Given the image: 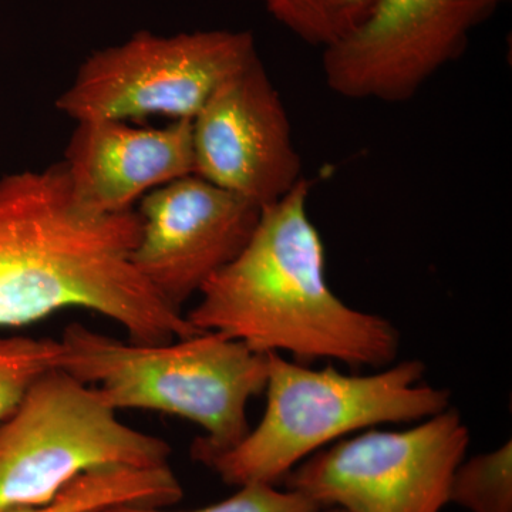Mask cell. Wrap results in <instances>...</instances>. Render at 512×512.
<instances>
[{
	"label": "cell",
	"mask_w": 512,
	"mask_h": 512,
	"mask_svg": "<svg viewBox=\"0 0 512 512\" xmlns=\"http://www.w3.org/2000/svg\"><path fill=\"white\" fill-rule=\"evenodd\" d=\"M137 211L97 214L73 197L62 163L0 178V328L84 309L137 343L197 335L183 311L138 274Z\"/></svg>",
	"instance_id": "cell-1"
},
{
	"label": "cell",
	"mask_w": 512,
	"mask_h": 512,
	"mask_svg": "<svg viewBox=\"0 0 512 512\" xmlns=\"http://www.w3.org/2000/svg\"><path fill=\"white\" fill-rule=\"evenodd\" d=\"M311 181L262 208L241 254L212 276L185 315L255 352L299 363L328 359L352 369L393 365L400 335L390 320L346 305L326 276V252L309 218Z\"/></svg>",
	"instance_id": "cell-2"
},
{
	"label": "cell",
	"mask_w": 512,
	"mask_h": 512,
	"mask_svg": "<svg viewBox=\"0 0 512 512\" xmlns=\"http://www.w3.org/2000/svg\"><path fill=\"white\" fill-rule=\"evenodd\" d=\"M60 369L89 384L111 409L148 410L200 426L195 461L237 446L251 430L248 404L264 393L268 355L221 333L137 343L70 323Z\"/></svg>",
	"instance_id": "cell-3"
},
{
	"label": "cell",
	"mask_w": 512,
	"mask_h": 512,
	"mask_svg": "<svg viewBox=\"0 0 512 512\" xmlns=\"http://www.w3.org/2000/svg\"><path fill=\"white\" fill-rule=\"evenodd\" d=\"M426 366L404 360L372 375L311 369L268 353L264 416L237 446L201 458L225 484L278 485L340 437L377 424L412 423L450 407L447 389L424 384Z\"/></svg>",
	"instance_id": "cell-4"
},
{
	"label": "cell",
	"mask_w": 512,
	"mask_h": 512,
	"mask_svg": "<svg viewBox=\"0 0 512 512\" xmlns=\"http://www.w3.org/2000/svg\"><path fill=\"white\" fill-rule=\"evenodd\" d=\"M171 451L120 421L94 387L50 370L0 424V510L45 504L101 468L170 466Z\"/></svg>",
	"instance_id": "cell-5"
},
{
	"label": "cell",
	"mask_w": 512,
	"mask_h": 512,
	"mask_svg": "<svg viewBox=\"0 0 512 512\" xmlns=\"http://www.w3.org/2000/svg\"><path fill=\"white\" fill-rule=\"evenodd\" d=\"M258 57L247 30L170 36L140 30L87 57L56 107L74 123L154 116L192 120L225 80Z\"/></svg>",
	"instance_id": "cell-6"
},
{
	"label": "cell",
	"mask_w": 512,
	"mask_h": 512,
	"mask_svg": "<svg viewBox=\"0 0 512 512\" xmlns=\"http://www.w3.org/2000/svg\"><path fill=\"white\" fill-rule=\"evenodd\" d=\"M470 431L450 409L402 431L367 430L306 458L286 490L348 512H441Z\"/></svg>",
	"instance_id": "cell-7"
},
{
	"label": "cell",
	"mask_w": 512,
	"mask_h": 512,
	"mask_svg": "<svg viewBox=\"0 0 512 512\" xmlns=\"http://www.w3.org/2000/svg\"><path fill=\"white\" fill-rule=\"evenodd\" d=\"M498 0H376L366 19L323 49L333 93L352 100L403 103L463 55L471 33Z\"/></svg>",
	"instance_id": "cell-8"
},
{
	"label": "cell",
	"mask_w": 512,
	"mask_h": 512,
	"mask_svg": "<svg viewBox=\"0 0 512 512\" xmlns=\"http://www.w3.org/2000/svg\"><path fill=\"white\" fill-rule=\"evenodd\" d=\"M194 174L265 208L303 180L284 101L261 57L229 77L192 119Z\"/></svg>",
	"instance_id": "cell-9"
},
{
	"label": "cell",
	"mask_w": 512,
	"mask_h": 512,
	"mask_svg": "<svg viewBox=\"0 0 512 512\" xmlns=\"http://www.w3.org/2000/svg\"><path fill=\"white\" fill-rule=\"evenodd\" d=\"M261 208L202 180H175L140 201V237L131 254L138 274L181 311L248 244Z\"/></svg>",
	"instance_id": "cell-10"
},
{
	"label": "cell",
	"mask_w": 512,
	"mask_h": 512,
	"mask_svg": "<svg viewBox=\"0 0 512 512\" xmlns=\"http://www.w3.org/2000/svg\"><path fill=\"white\" fill-rule=\"evenodd\" d=\"M73 197L86 210H133L151 191L194 174L192 120L137 127L123 120L79 121L62 161Z\"/></svg>",
	"instance_id": "cell-11"
},
{
	"label": "cell",
	"mask_w": 512,
	"mask_h": 512,
	"mask_svg": "<svg viewBox=\"0 0 512 512\" xmlns=\"http://www.w3.org/2000/svg\"><path fill=\"white\" fill-rule=\"evenodd\" d=\"M183 497V485L170 466L101 468L77 477L45 504L0 512H101L121 505L167 508Z\"/></svg>",
	"instance_id": "cell-12"
},
{
	"label": "cell",
	"mask_w": 512,
	"mask_h": 512,
	"mask_svg": "<svg viewBox=\"0 0 512 512\" xmlns=\"http://www.w3.org/2000/svg\"><path fill=\"white\" fill-rule=\"evenodd\" d=\"M266 12L308 45L326 49L357 28L376 0H261Z\"/></svg>",
	"instance_id": "cell-13"
},
{
	"label": "cell",
	"mask_w": 512,
	"mask_h": 512,
	"mask_svg": "<svg viewBox=\"0 0 512 512\" xmlns=\"http://www.w3.org/2000/svg\"><path fill=\"white\" fill-rule=\"evenodd\" d=\"M450 504L470 512H512V443L461 461L450 485Z\"/></svg>",
	"instance_id": "cell-14"
},
{
	"label": "cell",
	"mask_w": 512,
	"mask_h": 512,
	"mask_svg": "<svg viewBox=\"0 0 512 512\" xmlns=\"http://www.w3.org/2000/svg\"><path fill=\"white\" fill-rule=\"evenodd\" d=\"M59 340L0 335V424L43 375L60 369Z\"/></svg>",
	"instance_id": "cell-15"
},
{
	"label": "cell",
	"mask_w": 512,
	"mask_h": 512,
	"mask_svg": "<svg viewBox=\"0 0 512 512\" xmlns=\"http://www.w3.org/2000/svg\"><path fill=\"white\" fill-rule=\"evenodd\" d=\"M220 503L192 511H167L165 508L121 507L109 508L103 512H316L320 505L306 495L296 491H281L276 485L248 484Z\"/></svg>",
	"instance_id": "cell-16"
},
{
	"label": "cell",
	"mask_w": 512,
	"mask_h": 512,
	"mask_svg": "<svg viewBox=\"0 0 512 512\" xmlns=\"http://www.w3.org/2000/svg\"><path fill=\"white\" fill-rule=\"evenodd\" d=\"M316 512H348V511L342 510V508H338V507H325V508H320V510H318Z\"/></svg>",
	"instance_id": "cell-17"
},
{
	"label": "cell",
	"mask_w": 512,
	"mask_h": 512,
	"mask_svg": "<svg viewBox=\"0 0 512 512\" xmlns=\"http://www.w3.org/2000/svg\"><path fill=\"white\" fill-rule=\"evenodd\" d=\"M498 2H500V3H501V2H505V0H498Z\"/></svg>",
	"instance_id": "cell-18"
},
{
	"label": "cell",
	"mask_w": 512,
	"mask_h": 512,
	"mask_svg": "<svg viewBox=\"0 0 512 512\" xmlns=\"http://www.w3.org/2000/svg\"><path fill=\"white\" fill-rule=\"evenodd\" d=\"M101 512H103V511H101Z\"/></svg>",
	"instance_id": "cell-19"
}]
</instances>
